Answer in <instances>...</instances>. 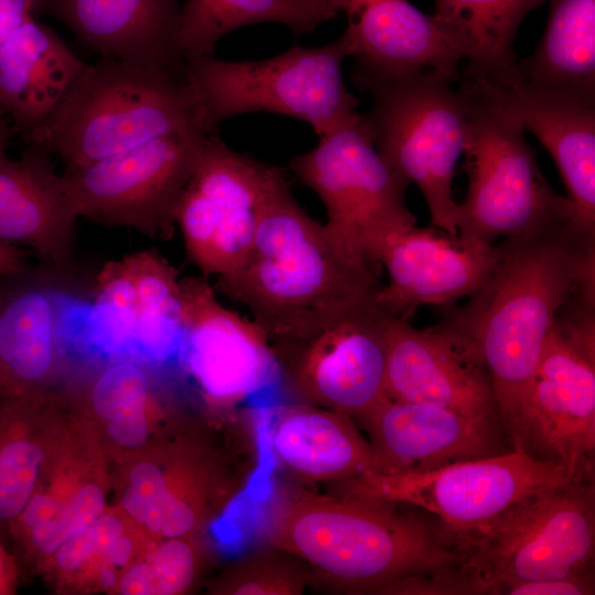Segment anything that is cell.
Segmentation results:
<instances>
[{
	"mask_svg": "<svg viewBox=\"0 0 595 595\" xmlns=\"http://www.w3.org/2000/svg\"><path fill=\"white\" fill-rule=\"evenodd\" d=\"M386 392L390 400L435 404L468 418L500 422L486 366L472 344L443 321L419 329L408 320H391Z\"/></svg>",
	"mask_w": 595,
	"mask_h": 595,
	"instance_id": "15",
	"label": "cell"
},
{
	"mask_svg": "<svg viewBox=\"0 0 595 595\" xmlns=\"http://www.w3.org/2000/svg\"><path fill=\"white\" fill-rule=\"evenodd\" d=\"M347 14L342 34L354 61L355 85L366 90L382 80L422 71L458 78L459 51L433 15L408 0H333Z\"/></svg>",
	"mask_w": 595,
	"mask_h": 595,
	"instance_id": "17",
	"label": "cell"
},
{
	"mask_svg": "<svg viewBox=\"0 0 595 595\" xmlns=\"http://www.w3.org/2000/svg\"><path fill=\"white\" fill-rule=\"evenodd\" d=\"M183 328L180 348L205 394L235 404L271 376L273 351L252 322L226 309L204 277L180 280Z\"/></svg>",
	"mask_w": 595,
	"mask_h": 595,
	"instance_id": "16",
	"label": "cell"
},
{
	"mask_svg": "<svg viewBox=\"0 0 595 595\" xmlns=\"http://www.w3.org/2000/svg\"><path fill=\"white\" fill-rule=\"evenodd\" d=\"M149 396L145 371L136 364L121 361L101 372L91 389L90 401L96 413L109 421L128 410L147 408Z\"/></svg>",
	"mask_w": 595,
	"mask_h": 595,
	"instance_id": "32",
	"label": "cell"
},
{
	"mask_svg": "<svg viewBox=\"0 0 595 595\" xmlns=\"http://www.w3.org/2000/svg\"><path fill=\"white\" fill-rule=\"evenodd\" d=\"M105 507L102 490L96 485L80 488L72 501L57 515L67 537L88 528L101 516Z\"/></svg>",
	"mask_w": 595,
	"mask_h": 595,
	"instance_id": "34",
	"label": "cell"
},
{
	"mask_svg": "<svg viewBox=\"0 0 595 595\" xmlns=\"http://www.w3.org/2000/svg\"><path fill=\"white\" fill-rule=\"evenodd\" d=\"M119 589L123 595H154L151 564L139 563L132 566L122 577Z\"/></svg>",
	"mask_w": 595,
	"mask_h": 595,
	"instance_id": "41",
	"label": "cell"
},
{
	"mask_svg": "<svg viewBox=\"0 0 595 595\" xmlns=\"http://www.w3.org/2000/svg\"><path fill=\"white\" fill-rule=\"evenodd\" d=\"M15 134L10 121L4 118V112L0 110V149H7L10 139Z\"/></svg>",
	"mask_w": 595,
	"mask_h": 595,
	"instance_id": "45",
	"label": "cell"
},
{
	"mask_svg": "<svg viewBox=\"0 0 595 595\" xmlns=\"http://www.w3.org/2000/svg\"><path fill=\"white\" fill-rule=\"evenodd\" d=\"M96 551H99L98 544L89 526L69 537L57 549L56 561L63 570L73 571L82 566Z\"/></svg>",
	"mask_w": 595,
	"mask_h": 595,
	"instance_id": "37",
	"label": "cell"
},
{
	"mask_svg": "<svg viewBox=\"0 0 595 595\" xmlns=\"http://www.w3.org/2000/svg\"><path fill=\"white\" fill-rule=\"evenodd\" d=\"M274 165L205 139L176 208L188 260L204 278L225 277L247 256L263 206L284 180Z\"/></svg>",
	"mask_w": 595,
	"mask_h": 595,
	"instance_id": "13",
	"label": "cell"
},
{
	"mask_svg": "<svg viewBox=\"0 0 595 595\" xmlns=\"http://www.w3.org/2000/svg\"><path fill=\"white\" fill-rule=\"evenodd\" d=\"M380 266L344 248L294 199L286 178L269 195L242 262L218 278L273 348L306 340L377 302Z\"/></svg>",
	"mask_w": 595,
	"mask_h": 595,
	"instance_id": "2",
	"label": "cell"
},
{
	"mask_svg": "<svg viewBox=\"0 0 595 595\" xmlns=\"http://www.w3.org/2000/svg\"><path fill=\"white\" fill-rule=\"evenodd\" d=\"M2 391L1 376H0V392Z\"/></svg>",
	"mask_w": 595,
	"mask_h": 595,
	"instance_id": "48",
	"label": "cell"
},
{
	"mask_svg": "<svg viewBox=\"0 0 595 595\" xmlns=\"http://www.w3.org/2000/svg\"><path fill=\"white\" fill-rule=\"evenodd\" d=\"M545 32L517 69L528 83L595 101V0H549Z\"/></svg>",
	"mask_w": 595,
	"mask_h": 595,
	"instance_id": "28",
	"label": "cell"
},
{
	"mask_svg": "<svg viewBox=\"0 0 595 595\" xmlns=\"http://www.w3.org/2000/svg\"><path fill=\"white\" fill-rule=\"evenodd\" d=\"M507 439L573 479H595V290L577 291L558 313Z\"/></svg>",
	"mask_w": 595,
	"mask_h": 595,
	"instance_id": "7",
	"label": "cell"
},
{
	"mask_svg": "<svg viewBox=\"0 0 595 595\" xmlns=\"http://www.w3.org/2000/svg\"><path fill=\"white\" fill-rule=\"evenodd\" d=\"M132 551V543L126 537H119L111 541L105 549L104 554L106 560L115 566H123L127 564Z\"/></svg>",
	"mask_w": 595,
	"mask_h": 595,
	"instance_id": "44",
	"label": "cell"
},
{
	"mask_svg": "<svg viewBox=\"0 0 595 595\" xmlns=\"http://www.w3.org/2000/svg\"><path fill=\"white\" fill-rule=\"evenodd\" d=\"M570 480L576 479L562 464L511 450L423 472L369 473L335 487L336 494L414 507L462 534L524 496Z\"/></svg>",
	"mask_w": 595,
	"mask_h": 595,
	"instance_id": "12",
	"label": "cell"
},
{
	"mask_svg": "<svg viewBox=\"0 0 595 595\" xmlns=\"http://www.w3.org/2000/svg\"><path fill=\"white\" fill-rule=\"evenodd\" d=\"M36 12L58 19L100 57L184 77L178 0H39Z\"/></svg>",
	"mask_w": 595,
	"mask_h": 595,
	"instance_id": "21",
	"label": "cell"
},
{
	"mask_svg": "<svg viewBox=\"0 0 595 595\" xmlns=\"http://www.w3.org/2000/svg\"><path fill=\"white\" fill-rule=\"evenodd\" d=\"M337 13L333 0H187L181 7L178 45L186 62L213 56L224 35L245 25L275 22L303 34Z\"/></svg>",
	"mask_w": 595,
	"mask_h": 595,
	"instance_id": "29",
	"label": "cell"
},
{
	"mask_svg": "<svg viewBox=\"0 0 595 595\" xmlns=\"http://www.w3.org/2000/svg\"><path fill=\"white\" fill-rule=\"evenodd\" d=\"M6 576H7V573H6V563L4 561L2 560V556L0 554V586L4 585L6 584Z\"/></svg>",
	"mask_w": 595,
	"mask_h": 595,
	"instance_id": "47",
	"label": "cell"
},
{
	"mask_svg": "<svg viewBox=\"0 0 595 595\" xmlns=\"http://www.w3.org/2000/svg\"><path fill=\"white\" fill-rule=\"evenodd\" d=\"M25 270V249L0 241V279Z\"/></svg>",
	"mask_w": 595,
	"mask_h": 595,
	"instance_id": "42",
	"label": "cell"
},
{
	"mask_svg": "<svg viewBox=\"0 0 595 595\" xmlns=\"http://www.w3.org/2000/svg\"><path fill=\"white\" fill-rule=\"evenodd\" d=\"M198 122L208 126L184 77L100 57L26 140L77 167Z\"/></svg>",
	"mask_w": 595,
	"mask_h": 595,
	"instance_id": "4",
	"label": "cell"
},
{
	"mask_svg": "<svg viewBox=\"0 0 595 595\" xmlns=\"http://www.w3.org/2000/svg\"><path fill=\"white\" fill-rule=\"evenodd\" d=\"M39 0H0V45L34 17Z\"/></svg>",
	"mask_w": 595,
	"mask_h": 595,
	"instance_id": "38",
	"label": "cell"
},
{
	"mask_svg": "<svg viewBox=\"0 0 595 595\" xmlns=\"http://www.w3.org/2000/svg\"><path fill=\"white\" fill-rule=\"evenodd\" d=\"M456 538L474 594L594 573L595 483L570 480L536 490Z\"/></svg>",
	"mask_w": 595,
	"mask_h": 595,
	"instance_id": "6",
	"label": "cell"
},
{
	"mask_svg": "<svg viewBox=\"0 0 595 595\" xmlns=\"http://www.w3.org/2000/svg\"><path fill=\"white\" fill-rule=\"evenodd\" d=\"M90 528L95 534L99 551H104L111 541L121 537L123 532L121 521L110 515H101L93 522Z\"/></svg>",
	"mask_w": 595,
	"mask_h": 595,
	"instance_id": "43",
	"label": "cell"
},
{
	"mask_svg": "<svg viewBox=\"0 0 595 595\" xmlns=\"http://www.w3.org/2000/svg\"><path fill=\"white\" fill-rule=\"evenodd\" d=\"M256 532L340 591L465 594L456 534L423 510L277 484L261 501Z\"/></svg>",
	"mask_w": 595,
	"mask_h": 595,
	"instance_id": "1",
	"label": "cell"
},
{
	"mask_svg": "<svg viewBox=\"0 0 595 595\" xmlns=\"http://www.w3.org/2000/svg\"><path fill=\"white\" fill-rule=\"evenodd\" d=\"M177 270L154 250L108 261L97 277L96 311L121 337L153 358L180 348L183 328Z\"/></svg>",
	"mask_w": 595,
	"mask_h": 595,
	"instance_id": "22",
	"label": "cell"
},
{
	"mask_svg": "<svg viewBox=\"0 0 595 595\" xmlns=\"http://www.w3.org/2000/svg\"><path fill=\"white\" fill-rule=\"evenodd\" d=\"M595 284V235L569 223L497 244L496 262L461 307L443 322L461 333L486 366L506 436L565 302Z\"/></svg>",
	"mask_w": 595,
	"mask_h": 595,
	"instance_id": "3",
	"label": "cell"
},
{
	"mask_svg": "<svg viewBox=\"0 0 595 595\" xmlns=\"http://www.w3.org/2000/svg\"><path fill=\"white\" fill-rule=\"evenodd\" d=\"M214 131L198 122L90 164L66 167L61 176L74 213L151 239H170L178 201Z\"/></svg>",
	"mask_w": 595,
	"mask_h": 595,
	"instance_id": "11",
	"label": "cell"
},
{
	"mask_svg": "<svg viewBox=\"0 0 595 595\" xmlns=\"http://www.w3.org/2000/svg\"><path fill=\"white\" fill-rule=\"evenodd\" d=\"M99 580L106 588H110L117 583V576L115 572L108 566L100 567Z\"/></svg>",
	"mask_w": 595,
	"mask_h": 595,
	"instance_id": "46",
	"label": "cell"
},
{
	"mask_svg": "<svg viewBox=\"0 0 595 595\" xmlns=\"http://www.w3.org/2000/svg\"><path fill=\"white\" fill-rule=\"evenodd\" d=\"M348 55L340 35L323 46L296 44L260 61L188 60L184 77L213 129L234 116L266 111L307 122L323 137L359 115V100L343 79Z\"/></svg>",
	"mask_w": 595,
	"mask_h": 595,
	"instance_id": "8",
	"label": "cell"
},
{
	"mask_svg": "<svg viewBox=\"0 0 595 595\" xmlns=\"http://www.w3.org/2000/svg\"><path fill=\"white\" fill-rule=\"evenodd\" d=\"M360 420L379 473L423 472L505 452L500 422L435 404L389 399Z\"/></svg>",
	"mask_w": 595,
	"mask_h": 595,
	"instance_id": "19",
	"label": "cell"
},
{
	"mask_svg": "<svg viewBox=\"0 0 595 595\" xmlns=\"http://www.w3.org/2000/svg\"><path fill=\"white\" fill-rule=\"evenodd\" d=\"M393 317L375 302L273 351L286 360L292 385L306 400L360 419L389 400L386 357Z\"/></svg>",
	"mask_w": 595,
	"mask_h": 595,
	"instance_id": "14",
	"label": "cell"
},
{
	"mask_svg": "<svg viewBox=\"0 0 595 595\" xmlns=\"http://www.w3.org/2000/svg\"><path fill=\"white\" fill-rule=\"evenodd\" d=\"M109 435L118 443L137 447L148 437V423L145 408L128 410L119 416L109 420Z\"/></svg>",
	"mask_w": 595,
	"mask_h": 595,
	"instance_id": "36",
	"label": "cell"
},
{
	"mask_svg": "<svg viewBox=\"0 0 595 595\" xmlns=\"http://www.w3.org/2000/svg\"><path fill=\"white\" fill-rule=\"evenodd\" d=\"M458 93L466 116V196L455 225L464 238L488 245L567 224L571 204L541 172L524 128L485 79L464 76Z\"/></svg>",
	"mask_w": 595,
	"mask_h": 595,
	"instance_id": "5",
	"label": "cell"
},
{
	"mask_svg": "<svg viewBox=\"0 0 595 595\" xmlns=\"http://www.w3.org/2000/svg\"><path fill=\"white\" fill-rule=\"evenodd\" d=\"M594 593V573L512 584L501 592V594L508 595H591Z\"/></svg>",
	"mask_w": 595,
	"mask_h": 595,
	"instance_id": "35",
	"label": "cell"
},
{
	"mask_svg": "<svg viewBox=\"0 0 595 595\" xmlns=\"http://www.w3.org/2000/svg\"><path fill=\"white\" fill-rule=\"evenodd\" d=\"M312 567L298 556L266 545L224 572L219 592L230 595H300L314 580Z\"/></svg>",
	"mask_w": 595,
	"mask_h": 595,
	"instance_id": "30",
	"label": "cell"
},
{
	"mask_svg": "<svg viewBox=\"0 0 595 595\" xmlns=\"http://www.w3.org/2000/svg\"><path fill=\"white\" fill-rule=\"evenodd\" d=\"M496 258L497 244L414 226L393 239L380 258L389 282L380 289L377 302L392 316L409 320L421 305H446L473 294Z\"/></svg>",
	"mask_w": 595,
	"mask_h": 595,
	"instance_id": "18",
	"label": "cell"
},
{
	"mask_svg": "<svg viewBox=\"0 0 595 595\" xmlns=\"http://www.w3.org/2000/svg\"><path fill=\"white\" fill-rule=\"evenodd\" d=\"M489 84L554 160L571 204L569 226L595 235V101L537 87L518 69Z\"/></svg>",
	"mask_w": 595,
	"mask_h": 595,
	"instance_id": "20",
	"label": "cell"
},
{
	"mask_svg": "<svg viewBox=\"0 0 595 595\" xmlns=\"http://www.w3.org/2000/svg\"><path fill=\"white\" fill-rule=\"evenodd\" d=\"M453 80L422 71L374 84L365 90L374 104L363 117L378 153L421 191L431 226L456 236L452 182L464 153L466 116Z\"/></svg>",
	"mask_w": 595,
	"mask_h": 595,
	"instance_id": "9",
	"label": "cell"
},
{
	"mask_svg": "<svg viewBox=\"0 0 595 595\" xmlns=\"http://www.w3.org/2000/svg\"><path fill=\"white\" fill-rule=\"evenodd\" d=\"M50 155L29 145L11 159L0 149V241L29 247L44 261L64 267L74 251L78 217Z\"/></svg>",
	"mask_w": 595,
	"mask_h": 595,
	"instance_id": "23",
	"label": "cell"
},
{
	"mask_svg": "<svg viewBox=\"0 0 595 595\" xmlns=\"http://www.w3.org/2000/svg\"><path fill=\"white\" fill-rule=\"evenodd\" d=\"M28 530L29 539L43 554H52L68 539L64 527L56 516Z\"/></svg>",
	"mask_w": 595,
	"mask_h": 595,
	"instance_id": "39",
	"label": "cell"
},
{
	"mask_svg": "<svg viewBox=\"0 0 595 595\" xmlns=\"http://www.w3.org/2000/svg\"><path fill=\"white\" fill-rule=\"evenodd\" d=\"M150 564L154 595H175L186 591L195 575L192 547L181 538L167 539L155 550Z\"/></svg>",
	"mask_w": 595,
	"mask_h": 595,
	"instance_id": "33",
	"label": "cell"
},
{
	"mask_svg": "<svg viewBox=\"0 0 595 595\" xmlns=\"http://www.w3.org/2000/svg\"><path fill=\"white\" fill-rule=\"evenodd\" d=\"M61 511L60 505L46 495L31 496L24 508L15 517L24 528L55 518ZM14 518V519H15Z\"/></svg>",
	"mask_w": 595,
	"mask_h": 595,
	"instance_id": "40",
	"label": "cell"
},
{
	"mask_svg": "<svg viewBox=\"0 0 595 595\" xmlns=\"http://www.w3.org/2000/svg\"><path fill=\"white\" fill-rule=\"evenodd\" d=\"M351 418L337 410L310 405L280 410L267 432L273 463L300 483L335 485L379 473L372 446Z\"/></svg>",
	"mask_w": 595,
	"mask_h": 595,
	"instance_id": "24",
	"label": "cell"
},
{
	"mask_svg": "<svg viewBox=\"0 0 595 595\" xmlns=\"http://www.w3.org/2000/svg\"><path fill=\"white\" fill-rule=\"evenodd\" d=\"M289 169L323 202L326 229L359 258L381 267L389 244L415 226L405 203L409 182L378 153L360 113L320 137Z\"/></svg>",
	"mask_w": 595,
	"mask_h": 595,
	"instance_id": "10",
	"label": "cell"
},
{
	"mask_svg": "<svg viewBox=\"0 0 595 595\" xmlns=\"http://www.w3.org/2000/svg\"><path fill=\"white\" fill-rule=\"evenodd\" d=\"M84 63L51 28L25 21L0 45V110L25 139L52 113Z\"/></svg>",
	"mask_w": 595,
	"mask_h": 595,
	"instance_id": "25",
	"label": "cell"
},
{
	"mask_svg": "<svg viewBox=\"0 0 595 595\" xmlns=\"http://www.w3.org/2000/svg\"><path fill=\"white\" fill-rule=\"evenodd\" d=\"M25 271L0 279V376L13 397L50 372L61 320L57 299Z\"/></svg>",
	"mask_w": 595,
	"mask_h": 595,
	"instance_id": "26",
	"label": "cell"
},
{
	"mask_svg": "<svg viewBox=\"0 0 595 595\" xmlns=\"http://www.w3.org/2000/svg\"><path fill=\"white\" fill-rule=\"evenodd\" d=\"M544 1L434 0L433 18L467 62L465 75L497 83L516 72L518 26Z\"/></svg>",
	"mask_w": 595,
	"mask_h": 595,
	"instance_id": "27",
	"label": "cell"
},
{
	"mask_svg": "<svg viewBox=\"0 0 595 595\" xmlns=\"http://www.w3.org/2000/svg\"><path fill=\"white\" fill-rule=\"evenodd\" d=\"M42 462L40 447L23 436L0 439V522L13 520L31 498Z\"/></svg>",
	"mask_w": 595,
	"mask_h": 595,
	"instance_id": "31",
	"label": "cell"
}]
</instances>
